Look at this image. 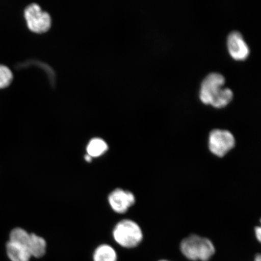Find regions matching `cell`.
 Listing matches in <instances>:
<instances>
[{
    "label": "cell",
    "mask_w": 261,
    "mask_h": 261,
    "mask_svg": "<svg viewBox=\"0 0 261 261\" xmlns=\"http://www.w3.org/2000/svg\"><path fill=\"white\" fill-rule=\"evenodd\" d=\"M159 261H169V260H165V259H162V260H160Z\"/></svg>",
    "instance_id": "obj_18"
},
{
    "label": "cell",
    "mask_w": 261,
    "mask_h": 261,
    "mask_svg": "<svg viewBox=\"0 0 261 261\" xmlns=\"http://www.w3.org/2000/svg\"><path fill=\"white\" fill-rule=\"evenodd\" d=\"M254 233H255L256 239L260 243L261 241V228L260 226L256 227L255 228V229H254Z\"/></svg>",
    "instance_id": "obj_15"
},
{
    "label": "cell",
    "mask_w": 261,
    "mask_h": 261,
    "mask_svg": "<svg viewBox=\"0 0 261 261\" xmlns=\"http://www.w3.org/2000/svg\"><path fill=\"white\" fill-rule=\"evenodd\" d=\"M12 71L4 65H0V89L7 87L12 83Z\"/></svg>",
    "instance_id": "obj_14"
},
{
    "label": "cell",
    "mask_w": 261,
    "mask_h": 261,
    "mask_svg": "<svg viewBox=\"0 0 261 261\" xmlns=\"http://www.w3.org/2000/svg\"><path fill=\"white\" fill-rule=\"evenodd\" d=\"M28 249L32 257L41 258L47 252V243L43 238L35 233H31Z\"/></svg>",
    "instance_id": "obj_9"
},
{
    "label": "cell",
    "mask_w": 261,
    "mask_h": 261,
    "mask_svg": "<svg viewBox=\"0 0 261 261\" xmlns=\"http://www.w3.org/2000/svg\"><path fill=\"white\" fill-rule=\"evenodd\" d=\"M109 146L105 140L100 138H93L87 146V153L91 158H97L106 154Z\"/></svg>",
    "instance_id": "obj_11"
},
{
    "label": "cell",
    "mask_w": 261,
    "mask_h": 261,
    "mask_svg": "<svg viewBox=\"0 0 261 261\" xmlns=\"http://www.w3.org/2000/svg\"><path fill=\"white\" fill-rule=\"evenodd\" d=\"M31 233L22 228H15L10 233L9 241L18 243L28 247Z\"/></svg>",
    "instance_id": "obj_13"
},
{
    "label": "cell",
    "mask_w": 261,
    "mask_h": 261,
    "mask_svg": "<svg viewBox=\"0 0 261 261\" xmlns=\"http://www.w3.org/2000/svg\"><path fill=\"white\" fill-rule=\"evenodd\" d=\"M179 246L184 256L192 261H210L216 252L214 244L210 239L197 234L185 238Z\"/></svg>",
    "instance_id": "obj_1"
},
{
    "label": "cell",
    "mask_w": 261,
    "mask_h": 261,
    "mask_svg": "<svg viewBox=\"0 0 261 261\" xmlns=\"http://www.w3.org/2000/svg\"><path fill=\"white\" fill-rule=\"evenodd\" d=\"M236 142L229 130L215 129L208 136V148L212 154L223 158L236 146Z\"/></svg>",
    "instance_id": "obj_3"
},
{
    "label": "cell",
    "mask_w": 261,
    "mask_h": 261,
    "mask_svg": "<svg viewBox=\"0 0 261 261\" xmlns=\"http://www.w3.org/2000/svg\"><path fill=\"white\" fill-rule=\"evenodd\" d=\"M233 98V92L228 88H223L218 95L212 100L211 105L215 108L226 107Z\"/></svg>",
    "instance_id": "obj_12"
},
{
    "label": "cell",
    "mask_w": 261,
    "mask_h": 261,
    "mask_svg": "<svg viewBox=\"0 0 261 261\" xmlns=\"http://www.w3.org/2000/svg\"><path fill=\"white\" fill-rule=\"evenodd\" d=\"M228 51L233 59L241 61L246 60L250 54V49L245 42L242 35L238 31L230 33L227 38Z\"/></svg>",
    "instance_id": "obj_7"
},
{
    "label": "cell",
    "mask_w": 261,
    "mask_h": 261,
    "mask_svg": "<svg viewBox=\"0 0 261 261\" xmlns=\"http://www.w3.org/2000/svg\"><path fill=\"white\" fill-rule=\"evenodd\" d=\"M85 161H86L87 162H91L92 161L93 158H91V156L88 154H86L84 156Z\"/></svg>",
    "instance_id": "obj_16"
},
{
    "label": "cell",
    "mask_w": 261,
    "mask_h": 261,
    "mask_svg": "<svg viewBox=\"0 0 261 261\" xmlns=\"http://www.w3.org/2000/svg\"><path fill=\"white\" fill-rule=\"evenodd\" d=\"M110 207L117 214H125L136 203V197L132 192L117 188L111 192L108 198Z\"/></svg>",
    "instance_id": "obj_6"
},
{
    "label": "cell",
    "mask_w": 261,
    "mask_h": 261,
    "mask_svg": "<svg viewBox=\"0 0 261 261\" xmlns=\"http://www.w3.org/2000/svg\"><path fill=\"white\" fill-rule=\"evenodd\" d=\"M225 77L220 73L208 74L202 82L200 91V98L202 102L211 104L223 89Z\"/></svg>",
    "instance_id": "obj_5"
},
{
    "label": "cell",
    "mask_w": 261,
    "mask_h": 261,
    "mask_svg": "<svg viewBox=\"0 0 261 261\" xmlns=\"http://www.w3.org/2000/svg\"><path fill=\"white\" fill-rule=\"evenodd\" d=\"M6 251L11 261H30L32 257L27 246L13 241L6 244Z\"/></svg>",
    "instance_id": "obj_8"
},
{
    "label": "cell",
    "mask_w": 261,
    "mask_h": 261,
    "mask_svg": "<svg viewBox=\"0 0 261 261\" xmlns=\"http://www.w3.org/2000/svg\"><path fill=\"white\" fill-rule=\"evenodd\" d=\"M114 241L123 248L133 249L142 243L143 231L139 225L130 220H123L119 222L113 231Z\"/></svg>",
    "instance_id": "obj_2"
},
{
    "label": "cell",
    "mask_w": 261,
    "mask_h": 261,
    "mask_svg": "<svg viewBox=\"0 0 261 261\" xmlns=\"http://www.w3.org/2000/svg\"><path fill=\"white\" fill-rule=\"evenodd\" d=\"M93 261H117L116 250L110 245L102 244L94 250Z\"/></svg>",
    "instance_id": "obj_10"
},
{
    "label": "cell",
    "mask_w": 261,
    "mask_h": 261,
    "mask_svg": "<svg viewBox=\"0 0 261 261\" xmlns=\"http://www.w3.org/2000/svg\"><path fill=\"white\" fill-rule=\"evenodd\" d=\"M254 261H261V256L260 254H257L254 258Z\"/></svg>",
    "instance_id": "obj_17"
},
{
    "label": "cell",
    "mask_w": 261,
    "mask_h": 261,
    "mask_svg": "<svg viewBox=\"0 0 261 261\" xmlns=\"http://www.w3.org/2000/svg\"><path fill=\"white\" fill-rule=\"evenodd\" d=\"M24 16L29 29L33 32L43 33L50 29L51 17L36 3L29 5L24 11Z\"/></svg>",
    "instance_id": "obj_4"
}]
</instances>
